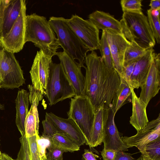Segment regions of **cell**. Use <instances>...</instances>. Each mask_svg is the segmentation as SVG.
Segmentation results:
<instances>
[{"mask_svg":"<svg viewBox=\"0 0 160 160\" xmlns=\"http://www.w3.org/2000/svg\"><path fill=\"white\" fill-rule=\"evenodd\" d=\"M124 144L129 148L135 147L143 154L145 148L149 142L160 138V116L148 122L141 130L131 137H121Z\"/></svg>","mask_w":160,"mask_h":160,"instance_id":"cell-13","label":"cell"},{"mask_svg":"<svg viewBox=\"0 0 160 160\" xmlns=\"http://www.w3.org/2000/svg\"><path fill=\"white\" fill-rule=\"evenodd\" d=\"M130 42V45L125 51L123 65L138 59L143 56L149 49L142 48L134 42Z\"/></svg>","mask_w":160,"mask_h":160,"instance_id":"cell-26","label":"cell"},{"mask_svg":"<svg viewBox=\"0 0 160 160\" xmlns=\"http://www.w3.org/2000/svg\"><path fill=\"white\" fill-rule=\"evenodd\" d=\"M43 160H47V158H46L44 159Z\"/></svg>","mask_w":160,"mask_h":160,"instance_id":"cell-47","label":"cell"},{"mask_svg":"<svg viewBox=\"0 0 160 160\" xmlns=\"http://www.w3.org/2000/svg\"><path fill=\"white\" fill-rule=\"evenodd\" d=\"M28 138L30 160H41L37 146L36 135Z\"/></svg>","mask_w":160,"mask_h":160,"instance_id":"cell-34","label":"cell"},{"mask_svg":"<svg viewBox=\"0 0 160 160\" xmlns=\"http://www.w3.org/2000/svg\"><path fill=\"white\" fill-rule=\"evenodd\" d=\"M1 0H0V2H1Z\"/></svg>","mask_w":160,"mask_h":160,"instance_id":"cell-50","label":"cell"},{"mask_svg":"<svg viewBox=\"0 0 160 160\" xmlns=\"http://www.w3.org/2000/svg\"><path fill=\"white\" fill-rule=\"evenodd\" d=\"M1 153L0 154V158H1Z\"/></svg>","mask_w":160,"mask_h":160,"instance_id":"cell-48","label":"cell"},{"mask_svg":"<svg viewBox=\"0 0 160 160\" xmlns=\"http://www.w3.org/2000/svg\"><path fill=\"white\" fill-rule=\"evenodd\" d=\"M132 154L125 152L122 151H118L114 160H135V159L132 156Z\"/></svg>","mask_w":160,"mask_h":160,"instance_id":"cell-39","label":"cell"},{"mask_svg":"<svg viewBox=\"0 0 160 160\" xmlns=\"http://www.w3.org/2000/svg\"><path fill=\"white\" fill-rule=\"evenodd\" d=\"M48 149V151L46 154L47 160H63V153L64 152L61 149L51 143Z\"/></svg>","mask_w":160,"mask_h":160,"instance_id":"cell-35","label":"cell"},{"mask_svg":"<svg viewBox=\"0 0 160 160\" xmlns=\"http://www.w3.org/2000/svg\"><path fill=\"white\" fill-rule=\"evenodd\" d=\"M26 3L24 4L19 15L8 33L0 40V43L6 50L12 53H18L25 43Z\"/></svg>","mask_w":160,"mask_h":160,"instance_id":"cell-9","label":"cell"},{"mask_svg":"<svg viewBox=\"0 0 160 160\" xmlns=\"http://www.w3.org/2000/svg\"><path fill=\"white\" fill-rule=\"evenodd\" d=\"M25 128V136L27 138L39 134L36 130V119L31 106L26 118Z\"/></svg>","mask_w":160,"mask_h":160,"instance_id":"cell-28","label":"cell"},{"mask_svg":"<svg viewBox=\"0 0 160 160\" xmlns=\"http://www.w3.org/2000/svg\"><path fill=\"white\" fill-rule=\"evenodd\" d=\"M120 22L122 34L129 42H134L145 49L154 47L156 41L147 17L143 12H124Z\"/></svg>","mask_w":160,"mask_h":160,"instance_id":"cell-3","label":"cell"},{"mask_svg":"<svg viewBox=\"0 0 160 160\" xmlns=\"http://www.w3.org/2000/svg\"><path fill=\"white\" fill-rule=\"evenodd\" d=\"M139 97L146 107L150 100L155 96L160 88V54L155 52L149 71L140 87Z\"/></svg>","mask_w":160,"mask_h":160,"instance_id":"cell-11","label":"cell"},{"mask_svg":"<svg viewBox=\"0 0 160 160\" xmlns=\"http://www.w3.org/2000/svg\"><path fill=\"white\" fill-rule=\"evenodd\" d=\"M149 6L150 7V9H160V0H151Z\"/></svg>","mask_w":160,"mask_h":160,"instance_id":"cell-41","label":"cell"},{"mask_svg":"<svg viewBox=\"0 0 160 160\" xmlns=\"http://www.w3.org/2000/svg\"><path fill=\"white\" fill-rule=\"evenodd\" d=\"M104 31L110 49L114 68L120 76L123 72L125 51L131 42L122 33L110 29Z\"/></svg>","mask_w":160,"mask_h":160,"instance_id":"cell-14","label":"cell"},{"mask_svg":"<svg viewBox=\"0 0 160 160\" xmlns=\"http://www.w3.org/2000/svg\"><path fill=\"white\" fill-rule=\"evenodd\" d=\"M88 18L98 30L110 29L122 33L120 21L108 13L96 10L89 15Z\"/></svg>","mask_w":160,"mask_h":160,"instance_id":"cell-20","label":"cell"},{"mask_svg":"<svg viewBox=\"0 0 160 160\" xmlns=\"http://www.w3.org/2000/svg\"><path fill=\"white\" fill-rule=\"evenodd\" d=\"M21 147L18 153L17 160H30L29 146L28 138L22 136L20 139Z\"/></svg>","mask_w":160,"mask_h":160,"instance_id":"cell-33","label":"cell"},{"mask_svg":"<svg viewBox=\"0 0 160 160\" xmlns=\"http://www.w3.org/2000/svg\"><path fill=\"white\" fill-rule=\"evenodd\" d=\"M4 107L3 105L0 103V110H2L4 109Z\"/></svg>","mask_w":160,"mask_h":160,"instance_id":"cell-44","label":"cell"},{"mask_svg":"<svg viewBox=\"0 0 160 160\" xmlns=\"http://www.w3.org/2000/svg\"><path fill=\"white\" fill-rule=\"evenodd\" d=\"M108 109L102 108L95 112L89 145L91 148L101 145L103 142Z\"/></svg>","mask_w":160,"mask_h":160,"instance_id":"cell-19","label":"cell"},{"mask_svg":"<svg viewBox=\"0 0 160 160\" xmlns=\"http://www.w3.org/2000/svg\"><path fill=\"white\" fill-rule=\"evenodd\" d=\"M98 49L101 55V59L105 66L109 69L114 68L110 49L104 31L102 32Z\"/></svg>","mask_w":160,"mask_h":160,"instance_id":"cell-25","label":"cell"},{"mask_svg":"<svg viewBox=\"0 0 160 160\" xmlns=\"http://www.w3.org/2000/svg\"><path fill=\"white\" fill-rule=\"evenodd\" d=\"M29 94L22 89L18 91L15 100L16 111V124L22 136H25V123L29 112Z\"/></svg>","mask_w":160,"mask_h":160,"instance_id":"cell-21","label":"cell"},{"mask_svg":"<svg viewBox=\"0 0 160 160\" xmlns=\"http://www.w3.org/2000/svg\"><path fill=\"white\" fill-rule=\"evenodd\" d=\"M1 88V81H0V88Z\"/></svg>","mask_w":160,"mask_h":160,"instance_id":"cell-45","label":"cell"},{"mask_svg":"<svg viewBox=\"0 0 160 160\" xmlns=\"http://www.w3.org/2000/svg\"><path fill=\"white\" fill-rule=\"evenodd\" d=\"M1 152L0 151V154H1Z\"/></svg>","mask_w":160,"mask_h":160,"instance_id":"cell-49","label":"cell"},{"mask_svg":"<svg viewBox=\"0 0 160 160\" xmlns=\"http://www.w3.org/2000/svg\"><path fill=\"white\" fill-rule=\"evenodd\" d=\"M28 88L29 90V102L31 104L32 111L35 115L36 121V130L38 133L39 128V118L38 110V106L39 102L41 101L43 95L39 90L36 89L32 85H28Z\"/></svg>","mask_w":160,"mask_h":160,"instance_id":"cell-27","label":"cell"},{"mask_svg":"<svg viewBox=\"0 0 160 160\" xmlns=\"http://www.w3.org/2000/svg\"><path fill=\"white\" fill-rule=\"evenodd\" d=\"M42 124L43 130L42 136L43 137L49 138L52 135L59 132L49 121L46 119L42 121Z\"/></svg>","mask_w":160,"mask_h":160,"instance_id":"cell-37","label":"cell"},{"mask_svg":"<svg viewBox=\"0 0 160 160\" xmlns=\"http://www.w3.org/2000/svg\"><path fill=\"white\" fill-rule=\"evenodd\" d=\"M1 158L3 160H17L12 158L8 155L5 153H1Z\"/></svg>","mask_w":160,"mask_h":160,"instance_id":"cell-42","label":"cell"},{"mask_svg":"<svg viewBox=\"0 0 160 160\" xmlns=\"http://www.w3.org/2000/svg\"><path fill=\"white\" fill-rule=\"evenodd\" d=\"M25 42H32L40 50L53 56L60 48L48 21L35 13L26 16Z\"/></svg>","mask_w":160,"mask_h":160,"instance_id":"cell-2","label":"cell"},{"mask_svg":"<svg viewBox=\"0 0 160 160\" xmlns=\"http://www.w3.org/2000/svg\"><path fill=\"white\" fill-rule=\"evenodd\" d=\"M53 56L41 50L38 51L30 71L32 85L43 95L45 93Z\"/></svg>","mask_w":160,"mask_h":160,"instance_id":"cell-12","label":"cell"},{"mask_svg":"<svg viewBox=\"0 0 160 160\" xmlns=\"http://www.w3.org/2000/svg\"><path fill=\"white\" fill-rule=\"evenodd\" d=\"M0 77L1 88L13 89L25 83L23 71L14 53L3 47L0 58Z\"/></svg>","mask_w":160,"mask_h":160,"instance_id":"cell-7","label":"cell"},{"mask_svg":"<svg viewBox=\"0 0 160 160\" xmlns=\"http://www.w3.org/2000/svg\"><path fill=\"white\" fill-rule=\"evenodd\" d=\"M51 143L64 152H73L80 150V146L73 139L60 131L49 138Z\"/></svg>","mask_w":160,"mask_h":160,"instance_id":"cell-23","label":"cell"},{"mask_svg":"<svg viewBox=\"0 0 160 160\" xmlns=\"http://www.w3.org/2000/svg\"><path fill=\"white\" fill-rule=\"evenodd\" d=\"M65 73L73 87L76 97H85V77L81 71L82 67L65 52H57Z\"/></svg>","mask_w":160,"mask_h":160,"instance_id":"cell-10","label":"cell"},{"mask_svg":"<svg viewBox=\"0 0 160 160\" xmlns=\"http://www.w3.org/2000/svg\"><path fill=\"white\" fill-rule=\"evenodd\" d=\"M143 154L153 159L160 160V138L148 143Z\"/></svg>","mask_w":160,"mask_h":160,"instance_id":"cell-29","label":"cell"},{"mask_svg":"<svg viewBox=\"0 0 160 160\" xmlns=\"http://www.w3.org/2000/svg\"><path fill=\"white\" fill-rule=\"evenodd\" d=\"M132 113L130 122L137 132L142 129L149 122L146 113V107L141 102L132 88Z\"/></svg>","mask_w":160,"mask_h":160,"instance_id":"cell-22","label":"cell"},{"mask_svg":"<svg viewBox=\"0 0 160 160\" xmlns=\"http://www.w3.org/2000/svg\"><path fill=\"white\" fill-rule=\"evenodd\" d=\"M67 23L83 44L90 51L98 49L100 46L99 30L88 20L72 15L66 19Z\"/></svg>","mask_w":160,"mask_h":160,"instance_id":"cell-8","label":"cell"},{"mask_svg":"<svg viewBox=\"0 0 160 160\" xmlns=\"http://www.w3.org/2000/svg\"><path fill=\"white\" fill-rule=\"evenodd\" d=\"M136 61L131 62L123 65V70L120 78H122L129 85L130 78L132 73Z\"/></svg>","mask_w":160,"mask_h":160,"instance_id":"cell-36","label":"cell"},{"mask_svg":"<svg viewBox=\"0 0 160 160\" xmlns=\"http://www.w3.org/2000/svg\"><path fill=\"white\" fill-rule=\"evenodd\" d=\"M67 114L78 125L85 137V144L89 146L95 115L89 99L86 97L71 98Z\"/></svg>","mask_w":160,"mask_h":160,"instance_id":"cell-6","label":"cell"},{"mask_svg":"<svg viewBox=\"0 0 160 160\" xmlns=\"http://www.w3.org/2000/svg\"><path fill=\"white\" fill-rule=\"evenodd\" d=\"M36 141L38 149L41 160L46 158V149L50 146L51 142L49 138L39 134H36Z\"/></svg>","mask_w":160,"mask_h":160,"instance_id":"cell-32","label":"cell"},{"mask_svg":"<svg viewBox=\"0 0 160 160\" xmlns=\"http://www.w3.org/2000/svg\"><path fill=\"white\" fill-rule=\"evenodd\" d=\"M115 115L110 106L108 109L103 141V148L105 149L113 150L117 151H127L128 148L121 139L114 121Z\"/></svg>","mask_w":160,"mask_h":160,"instance_id":"cell-17","label":"cell"},{"mask_svg":"<svg viewBox=\"0 0 160 160\" xmlns=\"http://www.w3.org/2000/svg\"><path fill=\"white\" fill-rule=\"evenodd\" d=\"M0 160H3L2 159V158H1V156Z\"/></svg>","mask_w":160,"mask_h":160,"instance_id":"cell-46","label":"cell"},{"mask_svg":"<svg viewBox=\"0 0 160 160\" xmlns=\"http://www.w3.org/2000/svg\"><path fill=\"white\" fill-rule=\"evenodd\" d=\"M48 21L63 51L73 60H78L82 67L85 68V59L90 51L68 24L66 19L62 17H51Z\"/></svg>","mask_w":160,"mask_h":160,"instance_id":"cell-4","label":"cell"},{"mask_svg":"<svg viewBox=\"0 0 160 160\" xmlns=\"http://www.w3.org/2000/svg\"><path fill=\"white\" fill-rule=\"evenodd\" d=\"M154 53L153 48H150L143 56L136 60L129 85L133 89L140 87L142 83L149 71Z\"/></svg>","mask_w":160,"mask_h":160,"instance_id":"cell-18","label":"cell"},{"mask_svg":"<svg viewBox=\"0 0 160 160\" xmlns=\"http://www.w3.org/2000/svg\"><path fill=\"white\" fill-rule=\"evenodd\" d=\"M142 0H121L120 4L123 12H142Z\"/></svg>","mask_w":160,"mask_h":160,"instance_id":"cell-30","label":"cell"},{"mask_svg":"<svg viewBox=\"0 0 160 160\" xmlns=\"http://www.w3.org/2000/svg\"><path fill=\"white\" fill-rule=\"evenodd\" d=\"M135 160H155L150 158L148 156L145 154H142L138 159Z\"/></svg>","mask_w":160,"mask_h":160,"instance_id":"cell-43","label":"cell"},{"mask_svg":"<svg viewBox=\"0 0 160 160\" xmlns=\"http://www.w3.org/2000/svg\"><path fill=\"white\" fill-rule=\"evenodd\" d=\"M147 18L156 41L158 44L160 43V24L159 17L153 15L150 9L147 10Z\"/></svg>","mask_w":160,"mask_h":160,"instance_id":"cell-31","label":"cell"},{"mask_svg":"<svg viewBox=\"0 0 160 160\" xmlns=\"http://www.w3.org/2000/svg\"><path fill=\"white\" fill-rule=\"evenodd\" d=\"M45 119L49 121L57 130L68 136L80 146L86 143L85 137L82 132L72 119L64 118L53 113L47 112Z\"/></svg>","mask_w":160,"mask_h":160,"instance_id":"cell-16","label":"cell"},{"mask_svg":"<svg viewBox=\"0 0 160 160\" xmlns=\"http://www.w3.org/2000/svg\"><path fill=\"white\" fill-rule=\"evenodd\" d=\"M45 93L50 106L75 96L74 89L60 63L52 62L51 63Z\"/></svg>","mask_w":160,"mask_h":160,"instance_id":"cell-5","label":"cell"},{"mask_svg":"<svg viewBox=\"0 0 160 160\" xmlns=\"http://www.w3.org/2000/svg\"><path fill=\"white\" fill-rule=\"evenodd\" d=\"M118 151L112 149H105L101 152L103 160H114L116 155Z\"/></svg>","mask_w":160,"mask_h":160,"instance_id":"cell-38","label":"cell"},{"mask_svg":"<svg viewBox=\"0 0 160 160\" xmlns=\"http://www.w3.org/2000/svg\"><path fill=\"white\" fill-rule=\"evenodd\" d=\"M84 151L82 155V159L83 160H98L96 158L99 157L89 149H84Z\"/></svg>","mask_w":160,"mask_h":160,"instance_id":"cell-40","label":"cell"},{"mask_svg":"<svg viewBox=\"0 0 160 160\" xmlns=\"http://www.w3.org/2000/svg\"><path fill=\"white\" fill-rule=\"evenodd\" d=\"M120 78V84L113 97L111 106L115 114L131 94L130 87L123 78Z\"/></svg>","mask_w":160,"mask_h":160,"instance_id":"cell-24","label":"cell"},{"mask_svg":"<svg viewBox=\"0 0 160 160\" xmlns=\"http://www.w3.org/2000/svg\"><path fill=\"white\" fill-rule=\"evenodd\" d=\"M25 0H1L0 3V40L10 31L18 19Z\"/></svg>","mask_w":160,"mask_h":160,"instance_id":"cell-15","label":"cell"},{"mask_svg":"<svg viewBox=\"0 0 160 160\" xmlns=\"http://www.w3.org/2000/svg\"><path fill=\"white\" fill-rule=\"evenodd\" d=\"M84 63L85 97L95 113L102 108H108L120 84L119 75L114 68H107L94 51L87 55Z\"/></svg>","mask_w":160,"mask_h":160,"instance_id":"cell-1","label":"cell"}]
</instances>
